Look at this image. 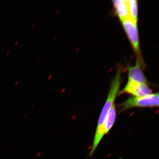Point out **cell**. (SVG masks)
<instances>
[{
    "label": "cell",
    "instance_id": "1",
    "mask_svg": "<svg viewBox=\"0 0 159 159\" xmlns=\"http://www.w3.org/2000/svg\"><path fill=\"white\" fill-rule=\"evenodd\" d=\"M122 67L118 68L116 75L112 81L109 90L108 98L105 102L100 115L98 120L94 141L89 155V157L92 159L95 150L100 143L103 137L104 136V124L111 108L114 104L115 99L119 92V88L121 82Z\"/></svg>",
    "mask_w": 159,
    "mask_h": 159
},
{
    "label": "cell",
    "instance_id": "2",
    "mask_svg": "<svg viewBox=\"0 0 159 159\" xmlns=\"http://www.w3.org/2000/svg\"><path fill=\"white\" fill-rule=\"evenodd\" d=\"M120 111L136 107H154L159 106L158 93L142 97H131L119 105Z\"/></svg>",
    "mask_w": 159,
    "mask_h": 159
},
{
    "label": "cell",
    "instance_id": "3",
    "mask_svg": "<svg viewBox=\"0 0 159 159\" xmlns=\"http://www.w3.org/2000/svg\"><path fill=\"white\" fill-rule=\"evenodd\" d=\"M121 22L135 52L138 57H140L139 33L137 23L130 17L124 20Z\"/></svg>",
    "mask_w": 159,
    "mask_h": 159
},
{
    "label": "cell",
    "instance_id": "4",
    "mask_svg": "<svg viewBox=\"0 0 159 159\" xmlns=\"http://www.w3.org/2000/svg\"><path fill=\"white\" fill-rule=\"evenodd\" d=\"M128 94L136 97L148 96L152 94V90L147 83H139L128 81L119 94Z\"/></svg>",
    "mask_w": 159,
    "mask_h": 159
},
{
    "label": "cell",
    "instance_id": "5",
    "mask_svg": "<svg viewBox=\"0 0 159 159\" xmlns=\"http://www.w3.org/2000/svg\"><path fill=\"white\" fill-rule=\"evenodd\" d=\"M141 57H138L136 64L128 67V81L139 83H147V79L142 67Z\"/></svg>",
    "mask_w": 159,
    "mask_h": 159
},
{
    "label": "cell",
    "instance_id": "6",
    "mask_svg": "<svg viewBox=\"0 0 159 159\" xmlns=\"http://www.w3.org/2000/svg\"><path fill=\"white\" fill-rule=\"evenodd\" d=\"M115 12L121 21L130 17L128 1L125 0H114L112 1Z\"/></svg>",
    "mask_w": 159,
    "mask_h": 159
},
{
    "label": "cell",
    "instance_id": "7",
    "mask_svg": "<svg viewBox=\"0 0 159 159\" xmlns=\"http://www.w3.org/2000/svg\"><path fill=\"white\" fill-rule=\"evenodd\" d=\"M116 109L115 104L113 105L105 120L104 126V134H107L114 125L116 118Z\"/></svg>",
    "mask_w": 159,
    "mask_h": 159
},
{
    "label": "cell",
    "instance_id": "8",
    "mask_svg": "<svg viewBox=\"0 0 159 159\" xmlns=\"http://www.w3.org/2000/svg\"><path fill=\"white\" fill-rule=\"evenodd\" d=\"M127 1L130 17L133 20L137 23L138 15V2L136 0H130Z\"/></svg>",
    "mask_w": 159,
    "mask_h": 159
},
{
    "label": "cell",
    "instance_id": "9",
    "mask_svg": "<svg viewBox=\"0 0 159 159\" xmlns=\"http://www.w3.org/2000/svg\"><path fill=\"white\" fill-rule=\"evenodd\" d=\"M60 11V10L58 9L57 10L56 12V15H57L59 13Z\"/></svg>",
    "mask_w": 159,
    "mask_h": 159
},
{
    "label": "cell",
    "instance_id": "10",
    "mask_svg": "<svg viewBox=\"0 0 159 159\" xmlns=\"http://www.w3.org/2000/svg\"><path fill=\"white\" fill-rule=\"evenodd\" d=\"M52 77V75H49L48 77V80H50L51 79Z\"/></svg>",
    "mask_w": 159,
    "mask_h": 159
},
{
    "label": "cell",
    "instance_id": "11",
    "mask_svg": "<svg viewBox=\"0 0 159 159\" xmlns=\"http://www.w3.org/2000/svg\"><path fill=\"white\" fill-rule=\"evenodd\" d=\"M18 43H19V41H16V42L15 43V46H16L18 44Z\"/></svg>",
    "mask_w": 159,
    "mask_h": 159
},
{
    "label": "cell",
    "instance_id": "12",
    "mask_svg": "<svg viewBox=\"0 0 159 159\" xmlns=\"http://www.w3.org/2000/svg\"><path fill=\"white\" fill-rule=\"evenodd\" d=\"M57 36H55L54 37V38L53 39V41H56L57 40Z\"/></svg>",
    "mask_w": 159,
    "mask_h": 159
},
{
    "label": "cell",
    "instance_id": "13",
    "mask_svg": "<svg viewBox=\"0 0 159 159\" xmlns=\"http://www.w3.org/2000/svg\"><path fill=\"white\" fill-rule=\"evenodd\" d=\"M35 22L33 23L32 24V25H31V27H32V28L34 27V25H35Z\"/></svg>",
    "mask_w": 159,
    "mask_h": 159
},
{
    "label": "cell",
    "instance_id": "14",
    "mask_svg": "<svg viewBox=\"0 0 159 159\" xmlns=\"http://www.w3.org/2000/svg\"><path fill=\"white\" fill-rule=\"evenodd\" d=\"M10 52L9 51H8L7 52V54H6V55L7 56H8L10 54Z\"/></svg>",
    "mask_w": 159,
    "mask_h": 159
},
{
    "label": "cell",
    "instance_id": "15",
    "mask_svg": "<svg viewBox=\"0 0 159 159\" xmlns=\"http://www.w3.org/2000/svg\"><path fill=\"white\" fill-rule=\"evenodd\" d=\"M40 57L39 56L37 57V61H39V59H40Z\"/></svg>",
    "mask_w": 159,
    "mask_h": 159
},
{
    "label": "cell",
    "instance_id": "16",
    "mask_svg": "<svg viewBox=\"0 0 159 159\" xmlns=\"http://www.w3.org/2000/svg\"><path fill=\"white\" fill-rule=\"evenodd\" d=\"M22 47V45L21 44L19 46V49H21V47Z\"/></svg>",
    "mask_w": 159,
    "mask_h": 159
},
{
    "label": "cell",
    "instance_id": "17",
    "mask_svg": "<svg viewBox=\"0 0 159 159\" xmlns=\"http://www.w3.org/2000/svg\"><path fill=\"white\" fill-rule=\"evenodd\" d=\"M43 43V42H42V43H41V46L42 45Z\"/></svg>",
    "mask_w": 159,
    "mask_h": 159
}]
</instances>
